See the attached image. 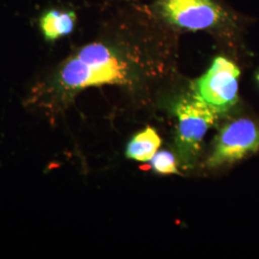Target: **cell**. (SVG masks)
<instances>
[{
    "label": "cell",
    "mask_w": 259,
    "mask_h": 259,
    "mask_svg": "<svg viewBox=\"0 0 259 259\" xmlns=\"http://www.w3.org/2000/svg\"><path fill=\"white\" fill-rule=\"evenodd\" d=\"M133 77V65L118 48L95 41L75 51L40 80L33 88L28 103L54 121L84 89L128 84Z\"/></svg>",
    "instance_id": "6da1fadb"
},
{
    "label": "cell",
    "mask_w": 259,
    "mask_h": 259,
    "mask_svg": "<svg viewBox=\"0 0 259 259\" xmlns=\"http://www.w3.org/2000/svg\"><path fill=\"white\" fill-rule=\"evenodd\" d=\"M240 69L225 57L214 59L209 69L192 84L193 97L215 113L231 110L238 101Z\"/></svg>",
    "instance_id": "7a4b0ae2"
},
{
    "label": "cell",
    "mask_w": 259,
    "mask_h": 259,
    "mask_svg": "<svg viewBox=\"0 0 259 259\" xmlns=\"http://www.w3.org/2000/svg\"><path fill=\"white\" fill-rule=\"evenodd\" d=\"M176 144L184 161H194L202 147L204 136L215 124L217 113L194 97L185 99L177 105Z\"/></svg>",
    "instance_id": "3957f363"
},
{
    "label": "cell",
    "mask_w": 259,
    "mask_h": 259,
    "mask_svg": "<svg viewBox=\"0 0 259 259\" xmlns=\"http://www.w3.org/2000/svg\"><path fill=\"white\" fill-rule=\"evenodd\" d=\"M258 150V126L249 118H239L228 123L219 132L207 164L215 167L232 163Z\"/></svg>",
    "instance_id": "277c9868"
},
{
    "label": "cell",
    "mask_w": 259,
    "mask_h": 259,
    "mask_svg": "<svg viewBox=\"0 0 259 259\" xmlns=\"http://www.w3.org/2000/svg\"><path fill=\"white\" fill-rule=\"evenodd\" d=\"M158 8L169 23L189 31L217 27L225 19L213 0H158Z\"/></svg>",
    "instance_id": "5b68a950"
},
{
    "label": "cell",
    "mask_w": 259,
    "mask_h": 259,
    "mask_svg": "<svg viewBox=\"0 0 259 259\" xmlns=\"http://www.w3.org/2000/svg\"><path fill=\"white\" fill-rule=\"evenodd\" d=\"M75 23L76 14L68 10H47L38 19L40 33L50 42L69 35L74 29Z\"/></svg>",
    "instance_id": "8992f818"
},
{
    "label": "cell",
    "mask_w": 259,
    "mask_h": 259,
    "mask_svg": "<svg viewBox=\"0 0 259 259\" xmlns=\"http://www.w3.org/2000/svg\"><path fill=\"white\" fill-rule=\"evenodd\" d=\"M160 144L161 140L157 132L148 127L130 140L126 148V156L138 161H150Z\"/></svg>",
    "instance_id": "52a82bcc"
},
{
    "label": "cell",
    "mask_w": 259,
    "mask_h": 259,
    "mask_svg": "<svg viewBox=\"0 0 259 259\" xmlns=\"http://www.w3.org/2000/svg\"><path fill=\"white\" fill-rule=\"evenodd\" d=\"M151 166L160 174H178L179 170L177 168L176 158L167 151L157 152L155 156L150 160Z\"/></svg>",
    "instance_id": "ba28073f"
},
{
    "label": "cell",
    "mask_w": 259,
    "mask_h": 259,
    "mask_svg": "<svg viewBox=\"0 0 259 259\" xmlns=\"http://www.w3.org/2000/svg\"><path fill=\"white\" fill-rule=\"evenodd\" d=\"M256 79H257V82L259 83V72L258 74H257V76H256Z\"/></svg>",
    "instance_id": "9c48e42d"
}]
</instances>
